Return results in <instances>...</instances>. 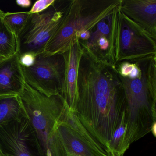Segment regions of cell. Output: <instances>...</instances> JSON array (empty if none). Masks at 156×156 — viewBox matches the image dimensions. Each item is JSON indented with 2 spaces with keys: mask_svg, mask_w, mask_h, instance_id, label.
<instances>
[{
  "mask_svg": "<svg viewBox=\"0 0 156 156\" xmlns=\"http://www.w3.org/2000/svg\"><path fill=\"white\" fill-rule=\"evenodd\" d=\"M81 45L73 113L110 156L112 136L126 114L124 87L115 65Z\"/></svg>",
  "mask_w": 156,
  "mask_h": 156,
  "instance_id": "obj_1",
  "label": "cell"
},
{
  "mask_svg": "<svg viewBox=\"0 0 156 156\" xmlns=\"http://www.w3.org/2000/svg\"><path fill=\"white\" fill-rule=\"evenodd\" d=\"M133 61L139 69L137 77L119 74L126 97L127 139L130 145L151 131L156 134V56Z\"/></svg>",
  "mask_w": 156,
  "mask_h": 156,
  "instance_id": "obj_2",
  "label": "cell"
},
{
  "mask_svg": "<svg viewBox=\"0 0 156 156\" xmlns=\"http://www.w3.org/2000/svg\"><path fill=\"white\" fill-rule=\"evenodd\" d=\"M43 156H66L57 124L68 108L60 95L47 96L25 84L19 96Z\"/></svg>",
  "mask_w": 156,
  "mask_h": 156,
  "instance_id": "obj_3",
  "label": "cell"
},
{
  "mask_svg": "<svg viewBox=\"0 0 156 156\" xmlns=\"http://www.w3.org/2000/svg\"><path fill=\"white\" fill-rule=\"evenodd\" d=\"M121 0H73L59 29L41 54L63 53L71 42L85 31H91L101 21L110 16Z\"/></svg>",
  "mask_w": 156,
  "mask_h": 156,
  "instance_id": "obj_4",
  "label": "cell"
},
{
  "mask_svg": "<svg viewBox=\"0 0 156 156\" xmlns=\"http://www.w3.org/2000/svg\"><path fill=\"white\" fill-rule=\"evenodd\" d=\"M119 5L111 16L113 64L156 56V39L125 15Z\"/></svg>",
  "mask_w": 156,
  "mask_h": 156,
  "instance_id": "obj_5",
  "label": "cell"
},
{
  "mask_svg": "<svg viewBox=\"0 0 156 156\" xmlns=\"http://www.w3.org/2000/svg\"><path fill=\"white\" fill-rule=\"evenodd\" d=\"M72 1L55 0L47 9L31 14L18 43L19 55L41 54L62 22Z\"/></svg>",
  "mask_w": 156,
  "mask_h": 156,
  "instance_id": "obj_6",
  "label": "cell"
},
{
  "mask_svg": "<svg viewBox=\"0 0 156 156\" xmlns=\"http://www.w3.org/2000/svg\"><path fill=\"white\" fill-rule=\"evenodd\" d=\"M22 67L26 83L40 93L51 96L63 97L66 75V59L63 53L49 56H36L30 67Z\"/></svg>",
  "mask_w": 156,
  "mask_h": 156,
  "instance_id": "obj_7",
  "label": "cell"
},
{
  "mask_svg": "<svg viewBox=\"0 0 156 156\" xmlns=\"http://www.w3.org/2000/svg\"><path fill=\"white\" fill-rule=\"evenodd\" d=\"M57 129L66 156H110L68 108Z\"/></svg>",
  "mask_w": 156,
  "mask_h": 156,
  "instance_id": "obj_8",
  "label": "cell"
},
{
  "mask_svg": "<svg viewBox=\"0 0 156 156\" xmlns=\"http://www.w3.org/2000/svg\"><path fill=\"white\" fill-rule=\"evenodd\" d=\"M0 149L4 156H43L26 116L0 126Z\"/></svg>",
  "mask_w": 156,
  "mask_h": 156,
  "instance_id": "obj_9",
  "label": "cell"
},
{
  "mask_svg": "<svg viewBox=\"0 0 156 156\" xmlns=\"http://www.w3.org/2000/svg\"><path fill=\"white\" fill-rule=\"evenodd\" d=\"M120 10L156 39V0H121Z\"/></svg>",
  "mask_w": 156,
  "mask_h": 156,
  "instance_id": "obj_10",
  "label": "cell"
},
{
  "mask_svg": "<svg viewBox=\"0 0 156 156\" xmlns=\"http://www.w3.org/2000/svg\"><path fill=\"white\" fill-rule=\"evenodd\" d=\"M25 84L19 53L0 59V97L19 96Z\"/></svg>",
  "mask_w": 156,
  "mask_h": 156,
  "instance_id": "obj_11",
  "label": "cell"
},
{
  "mask_svg": "<svg viewBox=\"0 0 156 156\" xmlns=\"http://www.w3.org/2000/svg\"><path fill=\"white\" fill-rule=\"evenodd\" d=\"M82 51V45L76 38L71 42L63 53L66 59V75L63 98L69 110L73 112L75 108L77 72Z\"/></svg>",
  "mask_w": 156,
  "mask_h": 156,
  "instance_id": "obj_12",
  "label": "cell"
},
{
  "mask_svg": "<svg viewBox=\"0 0 156 156\" xmlns=\"http://www.w3.org/2000/svg\"><path fill=\"white\" fill-rule=\"evenodd\" d=\"M25 116L19 96L0 97V126Z\"/></svg>",
  "mask_w": 156,
  "mask_h": 156,
  "instance_id": "obj_13",
  "label": "cell"
},
{
  "mask_svg": "<svg viewBox=\"0 0 156 156\" xmlns=\"http://www.w3.org/2000/svg\"><path fill=\"white\" fill-rule=\"evenodd\" d=\"M130 144L126 136L125 115L112 136L109 145L110 156H123Z\"/></svg>",
  "mask_w": 156,
  "mask_h": 156,
  "instance_id": "obj_14",
  "label": "cell"
},
{
  "mask_svg": "<svg viewBox=\"0 0 156 156\" xmlns=\"http://www.w3.org/2000/svg\"><path fill=\"white\" fill-rule=\"evenodd\" d=\"M18 52L17 40L0 17V59H6Z\"/></svg>",
  "mask_w": 156,
  "mask_h": 156,
  "instance_id": "obj_15",
  "label": "cell"
},
{
  "mask_svg": "<svg viewBox=\"0 0 156 156\" xmlns=\"http://www.w3.org/2000/svg\"><path fill=\"white\" fill-rule=\"evenodd\" d=\"M111 14L98 23L90 31V36L88 40L84 42L79 41L80 43L92 52L94 51L98 41L101 37H106L110 44L111 35Z\"/></svg>",
  "mask_w": 156,
  "mask_h": 156,
  "instance_id": "obj_16",
  "label": "cell"
},
{
  "mask_svg": "<svg viewBox=\"0 0 156 156\" xmlns=\"http://www.w3.org/2000/svg\"><path fill=\"white\" fill-rule=\"evenodd\" d=\"M30 14L29 12H7L2 16V19L6 26L13 34L17 44L22 33L25 28Z\"/></svg>",
  "mask_w": 156,
  "mask_h": 156,
  "instance_id": "obj_17",
  "label": "cell"
},
{
  "mask_svg": "<svg viewBox=\"0 0 156 156\" xmlns=\"http://www.w3.org/2000/svg\"><path fill=\"white\" fill-rule=\"evenodd\" d=\"M55 0H39L35 2L29 12L30 14L40 13L47 9L54 2Z\"/></svg>",
  "mask_w": 156,
  "mask_h": 156,
  "instance_id": "obj_18",
  "label": "cell"
},
{
  "mask_svg": "<svg viewBox=\"0 0 156 156\" xmlns=\"http://www.w3.org/2000/svg\"><path fill=\"white\" fill-rule=\"evenodd\" d=\"M37 55L32 53H25L20 55V62L23 67H30L35 62Z\"/></svg>",
  "mask_w": 156,
  "mask_h": 156,
  "instance_id": "obj_19",
  "label": "cell"
},
{
  "mask_svg": "<svg viewBox=\"0 0 156 156\" xmlns=\"http://www.w3.org/2000/svg\"><path fill=\"white\" fill-rule=\"evenodd\" d=\"M16 4L22 8H29L32 4L30 0H17Z\"/></svg>",
  "mask_w": 156,
  "mask_h": 156,
  "instance_id": "obj_20",
  "label": "cell"
},
{
  "mask_svg": "<svg viewBox=\"0 0 156 156\" xmlns=\"http://www.w3.org/2000/svg\"><path fill=\"white\" fill-rule=\"evenodd\" d=\"M4 12H3V11L1 9H0V17H1V16H2V15L4 14Z\"/></svg>",
  "mask_w": 156,
  "mask_h": 156,
  "instance_id": "obj_21",
  "label": "cell"
},
{
  "mask_svg": "<svg viewBox=\"0 0 156 156\" xmlns=\"http://www.w3.org/2000/svg\"><path fill=\"white\" fill-rule=\"evenodd\" d=\"M0 156H4V155L2 154V152L1 150L0 149Z\"/></svg>",
  "mask_w": 156,
  "mask_h": 156,
  "instance_id": "obj_22",
  "label": "cell"
}]
</instances>
